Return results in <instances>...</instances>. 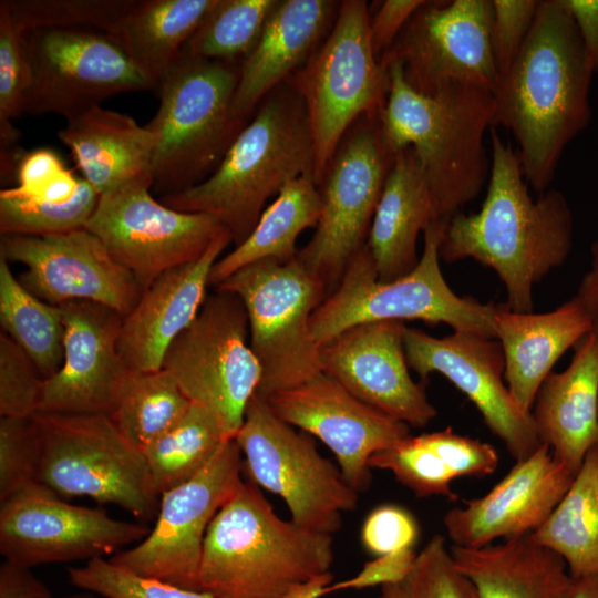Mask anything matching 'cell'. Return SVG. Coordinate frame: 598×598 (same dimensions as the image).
<instances>
[{"mask_svg":"<svg viewBox=\"0 0 598 598\" xmlns=\"http://www.w3.org/2000/svg\"><path fill=\"white\" fill-rule=\"evenodd\" d=\"M424 435L456 478L484 477L498 466L499 456L493 445L457 434L450 426Z\"/></svg>","mask_w":598,"mask_h":598,"instance_id":"obj_49","label":"cell"},{"mask_svg":"<svg viewBox=\"0 0 598 598\" xmlns=\"http://www.w3.org/2000/svg\"><path fill=\"white\" fill-rule=\"evenodd\" d=\"M100 195L82 177L73 199L63 204L33 200L0 192V234L49 236L86 227Z\"/></svg>","mask_w":598,"mask_h":598,"instance_id":"obj_39","label":"cell"},{"mask_svg":"<svg viewBox=\"0 0 598 598\" xmlns=\"http://www.w3.org/2000/svg\"><path fill=\"white\" fill-rule=\"evenodd\" d=\"M240 64L181 54L157 85L152 190L175 194L217 168L247 122L234 111Z\"/></svg>","mask_w":598,"mask_h":598,"instance_id":"obj_7","label":"cell"},{"mask_svg":"<svg viewBox=\"0 0 598 598\" xmlns=\"http://www.w3.org/2000/svg\"><path fill=\"white\" fill-rule=\"evenodd\" d=\"M58 137L99 195L137 179H153L154 134L130 115L96 105L66 118Z\"/></svg>","mask_w":598,"mask_h":598,"instance_id":"obj_30","label":"cell"},{"mask_svg":"<svg viewBox=\"0 0 598 598\" xmlns=\"http://www.w3.org/2000/svg\"><path fill=\"white\" fill-rule=\"evenodd\" d=\"M532 537L556 553L575 580L598 577V443Z\"/></svg>","mask_w":598,"mask_h":598,"instance_id":"obj_34","label":"cell"},{"mask_svg":"<svg viewBox=\"0 0 598 598\" xmlns=\"http://www.w3.org/2000/svg\"><path fill=\"white\" fill-rule=\"evenodd\" d=\"M66 171L59 155L50 148L22 153L16 171L18 185L9 190L19 197L41 199Z\"/></svg>","mask_w":598,"mask_h":598,"instance_id":"obj_50","label":"cell"},{"mask_svg":"<svg viewBox=\"0 0 598 598\" xmlns=\"http://www.w3.org/2000/svg\"><path fill=\"white\" fill-rule=\"evenodd\" d=\"M68 577L74 587L105 598H217L135 575L103 557L68 568Z\"/></svg>","mask_w":598,"mask_h":598,"instance_id":"obj_44","label":"cell"},{"mask_svg":"<svg viewBox=\"0 0 598 598\" xmlns=\"http://www.w3.org/2000/svg\"><path fill=\"white\" fill-rule=\"evenodd\" d=\"M192 402L164 369L132 373L110 414L122 435L140 451L175 425Z\"/></svg>","mask_w":598,"mask_h":598,"instance_id":"obj_37","label":"cell"},{"mask_svg":"<svg viewBox=\"0 0 598 598\" xmlns=\"http://www.w3.org/2000/svg\"><path fill=\"white\" fill-rule=\"evenodd\" d=\"M61 598H105V597H102V596L93 594V592L83 591L81 594L64 596V597H61Z\"/></svg>","mask_w":598,"mask_h":598,"instance_id":"obj_58","label":"cell"},{"mask_svg":"<svg viewBox=\"0 0 598 598\" xmlns=\"http://www.w3.org/2000/svg\"><path fill=\"white\" fill-rule=\"evenodd\" d=\"M570 598H598V577L576 580Z\"/></svg>","mask_w":598,"mask_h":598,"instance_id":"obj_57","label":"cell"},{"mask_svg":"<svg viewBox=\"0 0 598 598\" xmlns=\"http://www.w3.org/2000/svg\"><path fill=\"white\" fill-rule=\"evenodd\" d=\"M31 69L23 101L28 114L72 117L113 95L155 90V83L109 33L47 28L21 34Z\"/></svg>","mask_w":598,"mask_h":598,"instance_id":"obj_14","label":"cell"},{"mask_svg":"<svg viewBox=\"0 0 598 598\" xmlns=\"http://www.w3.org/2000/svg\"><path fill=\"white\" fill-rule=\"evenodd\" d=\"M386 598H476L472 582L457 568L444 536H432L398 581L381 586Z\"/></svg>","mask_w":598,"mask_h":598,"instance_id":"obj_41","label":"cell"},{"mask_svg":"<svg viewBox=\"0 0 598 598\" xmlns=\"http://www.w3.org/2000/svg\"><path fill=\"white\" fill-rule=\"evenodd\" d=\"M63 361L44 380L39 412L111 414L132 374L118 351L123 316L91 301L60 306Z\"/></svg>","mask_w":598,"mask_h":598,"instance_id":"obj_23","label":"cell"},{"mask_svg":"<svg viewBox=\"0 0 598 598\" xmlns=\"http://www.w3.org/2000/svg\"><path fill=\"white\" fill-rule=\"evenodd\" d=\"M230 241L225 234L200 258L162 274L123 318L118 351L131 373L162 369L167 349L202 309L210 271Z\"/></svg>","mask_w":598,"mask_h":598,"instance_id":"obj_25","label":"cell"},{"mask_svg":"<svg viewBox=\"0 0 598 598\" xmlns=\"http://www.w3.org/2000/svg\"><path fill=\"white\" fill-rule=\"evenodd\" d=\"M389 78L385 105L378 121L391 154L411 147L424 171L437 220L474 200L488 182L491 158L484 137L494 126L492 91L456 85L434 95L413 90L398 62L384 66Z\"/></svg>","mask_w":598,"mask_h":598,"instance_id":"obj_3","label":"cell"},{"mask_svg":"<svg viewBox=\"0 0 598 598\" xmlns=\"http://www.w3.org/2000/svg\"><path fill=\"white\" fill-rule=\"evenodd\" d=\"M332 561V535L282 519L258 485L241 480L207 529L199 587L217 598H287Z\"/></svg>","mask_w":598,"mask_h":598,"instance_id":"obj_4","label":"cell"},{"mask_svg":"<svg viewBox=\"0 0 598 598\" xmlns=\"http://www.w3.org/2000/svg\"><path fill=\"white\" fill-rule=\"evenodd\" d=\"M336 2L278 1L262 32L240 64L234 97L235 114L247 122L251 112L281 82H287L331 25Z\"/></svg>","mask_w":598,"mask_h":598,"instance_id":"obj_28","label":"cell"},{"mask_svg":"<svg viewBox=\"0 0 598 598\" xmlns=\"http://www.w3.org/2000/svg\"><path fill=\"white\" fill-rule=\"evenodd\" d=\"M226 441L214 415L192 403L175 425L141 450L156 492L162 495L193 478Z\"/></svg>","mask_w":598,"mask_h":598,"instance_id":"obj_36","label":"cell"},{"mask_svg":"<svg viewBox=\"0 0 598 598\" xmlns=\"http://www.w3.org/2000/svg\"><path fill=\"white\" fill-rule=\"evenodd\" d=\"M494 332L504 353L506 385L517 404L530 413L543 381L560 357L591 332V322L574 296L544 313L516 312L497 305Z\"/></svg>","mask_w":598,"mask_h":598,"instance_id":"obj_27","label":"cell"},{"mask_svg":"<svg viewBox=\"0 0 598 598\" xmlns=\"http://www.w3.org/2000/svg\"><path fill=\"white\" fill-rule=\"evenodd\" d=\"M371 468L390 471L394 477L417 497L441 496L456 501L452 489L456 478L424 433L409 435L394 446L375 453L369 460Z\"/></svg>","mask_w":598,"mask_h":598,"instance_id":"obj_42","label":"cell"},{"mask_svg":"<svg viewBox=\"0 0 598 598\" xmlns=\"http://www.w3.org/2000/svg\"><path fill=\"white\" fill-rule=\"evenodd\" d=\"M538 6L539 0H492L491 45L499 79L524 45Z\"/></svg>","mask_w":598,"mask_h":598,"instance_id":"obj_47","label":"cell"},{"mask_svg":"<svg viewBox=\"0 0 598 598\" xmlns=\"http://www.w3.org/2000/svg\"><path fill=\"white\" fill-rule=\"evenodd\" d=\"M0 257L23 265L20 283L53 306L91 301L124 318L144 292L135 277L86 228L49 236L1 235Z\"/></svg>","mask_w":598,"mask_h":598,"instance_id":"obj_19","label":"cell"},{"mask_svg":"<svg viewBox=\"0 0 598 598\" xmlns=\"http://www.w3.org/2000/svg\"><path fill=\"white\" fill-rule=\"evenodd\" d=\"M378 121L363 117L343 136L318 186L322 212L316 231L296 256L328 296L367 243L392 165Z\"/></svg>","mask_w":598,"mask_h":598,"instance_id":"obj_13","label":"cell"},{"mask_svg":"<svg viewBox=\"0 0 598 598\" xmlns=\"http://www.w3.org/2000/svg\"><path fill=\"white\" fill-rule=\"evenodd\" d=\"M331 581L332 575L331 573H328L296 588L287 598H320L328 594L327 587Z\"/></svg>","mask_w":598,"mask_h":598,"instance_id":"obj_56","label":"cell"},{"mask_svg":"<svg viewBox=\"0 0 598 598\" xmlns=\"http://www.w3.org/2000/svg\"><path fill=\"white\" fill-rule=\"evenodd\" d=\"M285 422L318 437L359 494L372 481L369 460L410 434V426L364 403L326 373L265 400Z\"/></svg>","mask_w":598,"mask_h":598,"instance_id":"obj_21","label":"cell"},{"mask_svg":"<svg viewBox=\"0 0 598 598\" xmlns=\"http://www.w3.org/2000/svg\"><path fill=\"white\" fill-rule=\"evenodd\" d=\"M574 19L594 72L598 76V0H559Z\"/></svg>","mask_w":598,"mask_h":598,"instance_id":"obj_54","label":"cell"},{"mask_svg":"<svg viewBox=\"0 0 598 598\" xmlns=\"http://www.w3.org/2000/svg\"><path fill=\"white\" fill-rule=\"evenodd\" d=\"M594 72L559 0H539L529 34L494 91V126L508 130L527 184L548 189L568 144L591 117Z\"/></svg>","mask_w":598,"mask_h":598,"instance_id":"obj_1","label":"cell"},{"mask_svg":"<svg viewBox=\"0 0 598 598\" xmlns=\"http://www.w3.org/2000/svg\"><path fill=\"white\" fill-rule=\"evenodd\" d=\"M277 3L278 0H217L182 53L241 64Z\"/></svg>","mask_w":598,"mask_h":598,"instance_id":"obj_38","label":"cell"},{"mask_svg":"<svg viewBox=\"0 0 598 598\" xmlns=\"http://www.w3.org/2000/svg\"><path fill=\"white\" fill-rule=\"evenodd\" d=\"M404 352L409 368L422 380L440 373L465 394L516 462L542 445L532 414L504 383L505 360L497 340L466 332L436 338L406 327Z\"/></svg>","mask_w":598,"mask_h":598,"instance_id":"obj_20","label":"cell"},{"mask_svg":"<svg viewBox=\"0 0 598 598\" xmlns=\"http://www.w3.org/2000/svg\"><path fill=\"white\" fill-rule=\"evenodd\" d=\"M424 0H385L370 19V39L378 59L392 47Z\"/></svg>","mask_w":598,"mask_h":598,"instance_id":"obj_52","label":"cell"},{"mask_svg":"<svg viewBox=\"0 0 598 598\" xmlns=\"http://www.w3.org/2000/svg\"><path fill=\"white\" fill-rule=\"evenodd\" d=\"M290 85L301 96L313 144L312 178L317 186L343 136L360 118L379 120L389 78L370 39L367 1L339 4L330 32L296 71Z\"/></svg>","mask_w":598,"mask_h":598,"instance_id":"obj_9","label":"cell"},{"mask_svg":"<svg viewBox=\"0 0 598 598\" xmlns=\"http://www.w3.org/2000/svg\"><path fill=\"white\" fill-rule=\"evenodd\" d=\"M241 452L226 441L197 475L161 495L155 525L135 546L110 561L135 575L200 591L204 539L218 509L240 483Z\"/></svg>","mask_w":598,"mask_h":598,"instance_id":"obj_17","label":"cell"},{"mask_svg":"<svg viewBox=\"0 0 598 598\" xmlns=\"http://www.w3.org/2000/svg\"><path fill=\"white\" fill-rule=\"evenodd\" d=\"M150 530L142 522L115 519L100 507L69 504L38 482L0 502V553L28 568L104 558L140 543Z\"/></svg>","mask_w":598,"mask_h":598,"instance_id":"obj_18","label":"cell"},{"mask_svg":"<svg viewBox=\"0 0 598 598\" xmlns=\"http://www.w3.org/2000/svg\"><path fill=\"white\" fill-rule=\"evenodd\" d=\"M491 171L477 213L460 212L446 223L440 259L472 258L502 280L516 312H533V288L563 266L573 247V214L566 197L547 189L534 199L518 154L495 126L489 128Z\"/></svg>","mask_w":598,"mask_h":598,"instance_id":"obj_2","label":"cell"},{"mask_svg":"<svg viewBox=\"0 0 598 598\" xmlns=\"http://www.w3.org/2000/svg\"><path fill=\"white\" fill-rule=\"evenodd\" d=\"M419 532L417 522L408 509L394 504H383L365 517L361 542L367 551L378 557L413 549Z\"/></svg>","mask_w":598,"mask_h":598,"instance_id":"obj_48","label":"cell"},{"mask_svg":"<svg viewBox=\"0 0 598 598\" xmlns=\"http://www.w3.org/2000/svg\"><path fill=\"white\" fill-rule=\"evenodd\" d=\"M378 598H386V597H385V596H383V595L381 594V596H380V597H378Z\"/></svg>","mask_w":598,"mask_h":598,"instance_id":"obj_59","label":"cell"},{"mask_svg":"<svg viewBox=\"0 0 598 598\" xmlns=\"http://www.w3.org/2000/svg\"><path fill=\"white\" fill-rule=\"evenodd\" d=\"M31 84V69L21 34L12 23L4 1H0V140L1 154L18 152V138L11 123L20 116Z\"/></svg>","mask_w":598,"mask_h":598,"instance_id":"obj_43","label":"cell"},{"mask_svg":"<svg viewBox=\"0 0 598 598\" xmlns=\"http://www.w3.org/2000/svg\"><path fill=\"white\" fill-rule=\"evenodd\" d=\"M416 557L414 549H404L365 563L362 569L352 578L330 584L327 592L342 589H363L383 586L400 580L410 570Z\"/></svg>","mask_w":598,"mask_h":598,"instance_id":"obj_51","label":"cell"},{"mask_svg":"<svg viewBox=\"0 0 598 598\" xmlns=\"http://www.w3.org/2000/svg\"><path fill=\"white\" fill-rule=\"evenodd\" d=\"M450 549L476 598H570L576 585L564 560L532 535Z\"/></svg>","mask_w":598,"mask_h":598,"instance_id":"obj_31","label":"cell"},{"mask_svg":"<svg viewBox=\"0 0 598 598\" xmlns=\"http://www.w3.org/2000/svg\"><path fill=\"white\" fill-rule=\"evenodd\" d=\"M575 297L586 310L591 332L598 338V237L590 245V266L582 276Z\"/></svg>","mask_w":598,"mask_h":598,"instance_id":"obj_55","label":"cell"},{"mask_svg":"<svg viewBox=\"0 0 598 598\" xmlns=\"http://www.w3.org/2000/svg\"><path fill=\"white\" fill-rule=\"evenodd\" d=\"M313 144L299 93L275 89L239 132L217 168L202 183L161 202L185 213L214 217L235 247L257 225L266 202L291 181L312 175Z\"/></svg>","mask_w":598,"mask_h":598,"instance_id":"obj_5","label":"cell"},{"mask_svg":"<svg viewBox=\"0 0 598 598\" xmlns=\"http://www.w3.org/2000/svg\"><path fill=\"white\" fill-rule=\"evenodd\" d=\"M0 598H53L31 568L6 560L0 565Z\"/></svg>","mask_w":598,"mask_h":598,"instance_id":"obj_53","label":"cell"},{"mask_svg":"<svg viewBox=\"0 0 598 598\" xmlns=\"http://www.w3.org/2000/svg\"><path fill=\"white\" fill-rule=\"evenodd\" d=\"M162 369L234 440L261 378L240 298L218 289L206 297L195 320L167 349Z\"/></svg>","mask_w":598,"mask_h":598,"instance_id":"obj_12","label":"cell"},{"mask_svg":"<svg viewBox=\"0 0 598 598\" xmlns=\"http://www.w3.org/2000/svg\"><path fill=\"white\" fill-rule=\"evenodd\" d=\"M434 221L440 220L424 171L414 151L404 148L393 156L365 243L379 280L415 268L417 237Z\"/></svg>","mask_w":598,"mask_h":598,"instance_id":"obj_29","label":"cell"},{"mask_svg":"<svg viewBox=\"0 0 598 598\" xmlns=\"http://www.w3.org/2000/svg\"><path fill=\"white\" fill-rule=\"evenodd\" d=\"M447 221H434L423 231L424 248L408 275L381 281L367 245L353 257L336 289L310 319L313 340L322 347L346 330L367 322L421 320L444 323L454 332L495 339L494 303L457 296L440 267V245Z\"/></svg>","mask_w":598,"mask_h":598,"instance_id":"obj_6","label":"cell"},{"mask_svg":"<svg viewBox=\"0 0 598 598\" xmlns=\"http://www.w3.org/2000/svg\"><path fill=\"white\" fill-rule=\"evenodd\" d=\"M44 379L29 355L0 334V414L30 419L39 412Z\"/></svg>","mask_w":598,"mask_h":598,"instance_id":"obj_45","label":"cell"},{"mask_svg":"<svg viewBox=\"0 0 598 598\" xmlns=\"http://www.w3.org/2000/svg\"><path fill=\"white\" fill-rule=\"evenodd\" d=\"M217 0H136L109 33L156 85Z\"/></svg>","mask_w":598,"mask_h":598,"instance_id":"obj_32","label":"cell"},{"mask_svg":"<svg viewBox=\"0 0 598 598\" xmlns=\"http://www.w3.org/2000/svg\"><path fill=\"white\" fill-rule=\"evenodd\" d=\"M491 25L492 0L424 1L380 63L398 62L406 83L424 95L456 85L494 93L499 75Z\"/></svg>","mask_w":598,"mask_h":598,"instance_id":"obj_16","label":"cell"},{"mask_svg":"<svg viewBox=\"0 0 598 598\" xmlns=\"http://www.w3.org/2000/svg\"><path fill=\"white\" fill-rule=\"evenodd\" d=\"M321 212V195L311 174L289 182L264 209L250 235L215 262L209 286L216 288L239 269L260 260L293 259L298 237L317 226Z\"/></svg>","mask_w":598,"mask_h":598,"instance_id":"obj_33","label":"cell"},{"mask_svg":"<svg viewBox=\"0 0 598 598\" xmlns=\"http://www.w3.org/2000/svg\"><path fill=\"white\" fill-rule=\"evenodd\" d=\"M37 442L31 419L1 416L0 502L37 482Z\"/></svg>","mask_w":598,"mask_h":598,"instance_id":"obj_46","label":"cell"},{"mask_svg":"<svg viewBox=\"0 0 598 598\" xmlns=\"http://www.w3.org/2000/svg\"><path fill=\"white\" fill-rule=\"evenodd\" d=\"M215 289L236 295L245 306L249 344L261 368L256 396L266 400L322 373L310 319L328 293L297 257L250 264Z\"/></svg>","mask_w":598,"mask_h":598,"instance_id":"obj_10","label":"cell"},{"mask_svg":"<svg viewBox=\"0 0 598 598\" xmlns=\"http://www.w3.org/2000/svg\"><path fill=\"white\" fill-rule=\"evenodd\" d=\"M402 321L352 327L321 347L322 372L355 398L414 427H424L437 411L423 382H415L404 352Z\"/></svg>","mask_w":598,"mask_h":598,"instance_id":"obj_22","label":"cell"},{"mask_svg":"<svg viewBox=\"0 0 598 598\" xmlns=\"http://www.w3.org/2000/svg\"><path fill=\"white\" fill-rule=\"evenodd\" d=\"M153 179L100 195L86 224L112 258L145 290L165 271L200 258L225 234L214 217L179 212L152 195Z\"/></svg>","mask_w":598,"mask_h":598,"instance_id":"obj_15","label":"cell"},{"mask_svg":"<svg viewBox=\"0 0 598 598\" xmlns=\"http://www.w3.org/2000/svg\"><path fill=\"white\" fill-rule=\"evenodd\" d=\"M20 34L35 29H95L110 33L136 0H3Z\"/></svg>","mask_w":598,"mask_h":598,"instance_id":"obj_40","label":"cell"},{"mask_svg":"<svg viewBox=\"0 0 598 598\" xmlns=\"http://www.w3.org/2000/svg\"><path fill=\"white\" fill-rule=\"evenodd\" d=\"M247 480L281 497L291 520L302 528L330 534L342 526V513L357 508L359 493L339 466L323 457L312 440L281 420L254 395L234 439Z\"/></svg>","mask_w":598,"mask_h":598,"instance_id":"obj_11","label":"cell"},{"mask_svg":"<svg viewBox=\"0 0 598 598\" xmlns=\"http://www.w3.org/2000/svg\"><path fill=\"white\" fill-rule=\"evenodd\" d=\"M0 323L32 360L41 377L55 374L63 361L64 323L60 306L29 292L0 257Z\"/></svg>","mask_w":598,"mask_h":598,"instance_id":"obj_35","label":"cell"},{"mask_svg":"<svg viewBox=\"0 0 598 598\" xmlns=\"http://www.w3.org/2000/svg\"><path fill=\"white\" fill-rule=\"evenodd\" d=\"M574 349L569 365L540 384L530 414L540 444L576 474L598 443V338L590 332Z\"/></svg>","mask_w":598,"mask_h":598,"instance_id":"obj_26","label":"cell"},{"mask_svg":"<svg viewBox=\"0 0 598 598\" xmlns=\"http://www.w3.org/2000/svg\"><path fill=\"white\" fill-rule=\"evenodd\" d=\"M574 476L542 444L486 494L447 511L443 516L447 537L452 545L471 548L530 535L548 518Z\"/></svg>","mask_w":598,"mask_h":598,"instance_id":"obj_24","label":"cell"},{"mask_svg":"<svg viewBox=\"0 0 598 598\" xmlns=\"http://www.w3.org/2000/svg\"><path fill=\"white\" fill-rule=\"evenodd\" d=\"M30 419L38 483L62 498L116 505L142 523L156 517L161 495L145 457L109 414L37 412Z\"/></svg>","mask_w":598,"mask_h":598,"instance_id":"obj_8","label":"cell"}]
</instances>
